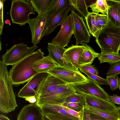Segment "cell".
<instances>
[{
    "instance_id": "obj_1",
    "label": "cell",
    "mask_w": 120,
    "mask_h": 120,
    "mask_svg": "<svg viewBox=\"0 0 120 120\" xmlns=\"http://www.w3.org/2000/svg\"><path fill=\"white\" fill-rule=\"evenodd\" d=\"M41 48L13 65L9 74L13 85H19L29 81L38 73L33 68L34 63L44 56Z\"/></svg>"
},
{
    "instance_id": "obj_2",
    "label": "cell",
    "mask_w": 120,
    "mask_h": 120,
    "mask_svg": "<svg viewBox=\"0 0 120 120\" xmlns=\"http://www.w3.org/2000/svg\"><path fill=\"white\" fill-rule=\"evenodd\" d=\"M7 66L0 61V111L4 113L13 111L18 106Z\"/></svg>"
},
{
    "instance_id": "obj_3",
    "label": "cell",
    "mask_w": 120,
    "mask_h": 120,
    "mask_svg": "<svg viewBox=\"0 0 120 120\" xmlns=\"http://www.w3.org/2000/svg\"><path fill=\"white\" fill-rule=\"evenodd\" d=\"M101 53L119 54L120 47V26L109 21L96 38Z\"/></svg>"
},
{
    "instance_id": "obj_4",
    "label": "cell",
    "mask_w": 120,
    "mask_h": 120,
    "mask_svg": "<svg viewBox=\"0 0 120 120\" xmlns=\"http://www.w3.org/2000/svg\"><path fill=\"white\" fill-rule=\"evenodd\" d=\"M76 92L71 85H61L50 93L38 97L36 103L40 107L48 105H61L68 97Z\"/></svg>"
},
{
    "instance_id": "obj_5",
    "label": "cell",
    "mask_w": 120,
    "mask_h": 120,
    "mask_svg": "<svg viewBox=\"0 0 120 120\" xmlns=\"http://www.w3.org/2000/svg\"><path fill=\"white\" fill-rule=\"evenodd\" d=\"M35 14L29 0L11 1L10 14L12 23L22 26L28 23L30 19L29 15Z\"/></svg>"
},
{
    "instance_id": "obj_6",
    "label": "cell",
    "mask_w": 120,
    "mask_h": 120,
    "mask_svg": "<svg viewBox=\"0 0 120 120\" xmlns=\"http://www.w3.org/2000/svg\"><path fill=\"white\" fill-rule=\"evenodd\" d=\"M38 47L37 45L29 47L23 42L15 44L6 49L2 56V61L7 66L13 65L33 53Z\"/></svg>"
},
{
    "instance_id": "obj_7",
    "label": "cell",
    "mask_w": 120,
    "mask_h": 120,
    "mask_svg": "<svg viewBox=\"0 0 120 120\" xmlns=\"http://www.w3.org/2000/svg\"><path fill=\"white\" fill-rule=\"evenodd\" d=\"M49 74L54 75L66 84L74 85L88 82L89 79L79 71L57 66L49 71Z\"/></svg>"
},
{
    "instance_id": "obj_8",
    "label": "cell",
    "mask_w": 120,
    "mask_h": 120,
    "mask_svg": "<svg viewBox=\"0 0 120 120\" xmlns=\"http://www.w3.org/2000/svg\"><path fill=\"white\" fill-rule=\"evenodd\" d=\"M60 26V31L52 39V42L64 48L67 46L74 33V23L71 13L68 15Z\"/></svg>"
},
{
    "instance_id": "obj_9",
    "label": "cell",
    "mask_w": 120,
    "mask_h": 120,
    "mask_svg": "<svg viewBox=\"0 0 120 120\" xmlns=\"http://www.w3.org/2000/svg\"><path fill=\"white\" fill-rule=\"evenodd\" d=\"M47 14L38 15L35 18L30 19L29 24L32 34V43L37 45L45 36L47 20Z\"/></svg>"
},
{
    "instance_id": "obj_10",
    "label": "cell",
    "mask_w": 120,
    "mask_h": 120,
    "mask_svg": "<svg viewBox=\"0 0 120 120\" xmlns=\"http://www.w3.org/2000/svg\"><path fill=\"white\" fill-rule=\"evenodd\" d=\"M71 85L76 92L94 96L109 101V94L98 84L91 80L89 79L88 82L84 83Z\"/></svg>"
},
{
    "instance_id": "obj_11",
    "label": "cell",
    "mask_w": 120,
    "mask_h": 120,
    "mask_svg": "<svg viewBox=\"0 0 120 120\" xmlns=\"http://www.w3.org/2000/svg\"><path fill=\"white\" fill-rule=\"evenodd\" d=\"M71 12L74 23V37L76 39L75 45H78L82 43H89L90 35L83 17L77 14L73 9Z\"/></svg>"
},
{
    "instance_id": "obj_12",
    "label": "cell",
    "mask_w": 120,
    "mask_h": 120,
    "mask_svg": "<svg viewBox=\"0 0 120 120\" xmlns=\"http://www.w3.org/2000/svg\"><path fill=\"white\" fill-rule=\"evenodd\" d=\"M49 74L48 73H41L36 74L20 89L17 94L18 97L24 98L32 96L37 97L38 88Z\"/></svg>"
},
{
    "instance_id": "obj_13",
    "label": "cell",
    "mask_w": 120,
    "mask_h": 120,
    "mask_svg": "<svg viewBox=\"0 0 120 120\" xmlns=\"http://www.w3.org/2000/svg\"><path fill=\"white\" fill-rule=\"evenodd\" d=\"M47 48L49 53L47 56L57 65L75 70L64 57V54L66 49L52 42L48 43Z\"/></svg>"
},
{
    "instance_id": "obj_14",
    "label": "cell",
    "mask_w": 120,
    "mask_h": 120,
    "mask_svg": "<svg viewBox=\"0 0 120 120\" xmlns=\"http://www.w3.org/2000/svg\"><path fill=\"white\" fill-rule=\"evenodd\" d=\"M73 9V6L69 4L56 13L48 15L45 36L53 32L57 26H61L68 15L69 11Z\"/></svg>"
},
{
    "instance_id": "obj_15",
    "label": "cell",
    "mask_w": 120,
    "mask_h": 120,
    "mask_svg": "<svg viewBox=\"0 0 120 120\" xmlns=\"http://www.w3.org/2000/svg\"><path fill=\"white\" fill-rule=\"evenodd\" d=\"M41 107L36 103L25 105L17 116V120H44Z\"/></svg>"
},
{
    "instance_id": "obj_16",
    "label": "cell",
    "mask_w": 120,
    "mask_h": 120,
    "mask_svg": "<svg viewBox=\"0 0 120 120\" xmlns=\"http://www.w3.org/2000/svg\"><path fill=\"white\" fill-rule=\"evenodd\" d=\"M66 84L58 78L49 74L38 88L37 97L50 93L59 86Z\"/></svg>"
},
{
    "instance_id": "obj_17",
    "label": "cell",
    "mask_w": 120,
    "mask_h": 120,
    "mask_svg": "<svg viewBox=\"0 0 120 120\" xmlns=\"http://www.w3.org/2000/svg\"><path fill=\"white\" fill-rule=\"evenodd\" d=\"M85 105L109 112L117 110L115 104L108 101L95 97L84 95Z\"/></svg>"
},
{
    "instance_id": "obj_18",
    "label": "cell",
    "mask_w": 120,
    "mask_h": 120,
    "mask_svg": "<svg viewBox=\"0 0 120 120\" xmlns=\"http://www.w3.org/2000/svg\"><path fill=\"white\" fill-rule=\"evenodd\" d=\"M85 48V47L82 45L71 44L66 49L64 54L66 61L71 64L76 70H79V59Z\"/></svg>"
},
{
    "instance_id": "obj_19",
    "label": "cell",
    "mask_w": 120,
    "mask_h": 120,
    "mask_svg": "<svg viewBox=\"0 0 120 120\" xmlns=\"http://www.w3.org/2000/svg\"><path fill=\"white\" fill-rule=\"evenodd\" d=\"M108 10L106 15L109 20L115 25L120 26V0H106Z\"/></svg>"
},
{
    "instance_id": "obj_20",
    "label": "cell",
    "mask_w": 120,
    "mask_h": 120,
    "mask_svg": "<svg viewBox=\"0 0 120 120\" xmlns=\"http://www.w3.org/2000/svg\"><path fill=\"white\" fill-rule=\"evenodd\" d=\"M41 107L44 116L51 115L75 120H80L79 118L68 113L62 108L61 105H48Z\"/></svg>"
},
{
    "instance_id": "obj_21",
    "label": "cell",
    "mask_w": 120,
    "mask_h": 120,
    "mask_svg": "<svg viewBox=\"0 0 120 120\" xmlns=\"http://www.w3.org/2000/svg\"><path fill=\"white\" fill-rule=\"evenodd\" d=\"M85 47L82 53L80 56L78 61L79 67L86 65H91L94 59L98 57L99 53L96 52L86 43L81 44Z\"/></svg>"
},
{
    "instance_id": "obj_22",
    "label": "cell",
    "mask_w": 120,
    "mask_h": 120,
    "mask_svg": "<svg viewBox=\"0 0 120 120\" xmlns=\"http://www.w3.org/2000/svg\"><path fill=\"white\" fill-rule=\"evenodd\" d=\"M57 66L47 56L35 62L33 68L38 73H48Z\"/></svg>"
},
{
    "instance_id": "obj_23",
    "label": "cell",
    "mask_w": 120,
    "mask_h": 120,
    "mask_svg": "<svg viewBox=\"0 0 120 120\" xmlns=\"http://www.w3.org/2000/svg\"><path fill=\"white\" fill-rule=\"evenodd\" d=\"M97 14L90 12L87 16L85 18L86 26L90 34L96 38L102 29L97 20Z\"/></svg>"
},
{
    "instance_id": "obj_24",
    "label": "cell",
    "mask_w": 120,
    "mask_h": 120,
    "mask_svg": "<svg viewBox=\"0 0 120 120\" xmlns=\"http://www.w3.org/2000/svg\"><path fill=\"white\" fill-rule=\"evenodd\" d=\"M85 108L91 113L109 120H120L117 110L109 112L99 109L85 105Z\"/></svg>"
},
{
    "instance_id": "obj_25",
    "label": "cell",
    "mask_w": 120,
    "mask_h": 120,
    "mask_svg": "<svg viewBox=\"0 0 120 120\" xmlns=\"http://www.w3.org/2000/svg\"><path fill=\"white\" fill-rule=\"evenodd\" d=\"M52 0H30L33 10L38 15H45L48 12Z\"/></svg>"
},
{
    "instance_id": "obj_26",
    "label": "cell",
    "mask_w": 120,
    "mask_h": 120,
    "mask_svg": "<svg viewBox=\"0 0 120 120\" xmlns=\"http://www.w3.org/2000/svg\"><path fill=\"white\" fill-rule=\"evenodd\" d=\"M69 4V0H52L47 15L49 16L56 14Z\"/></svg>"
},
{
    "instance_id": "obj_27",
    "label": "cell",
    "mask_w": 120,
    "mask_h": 120,
    "mask_svg": "<svg viewBox=\"0 0 120 120\" xmlns=\"http://www.w3.org/2000/svg\"><path fill=\"white\" fill-rule=\"evenodd\" d=\"M69 4L85 18L87 16L90 12L88 10L85 0H69Z\"/></svg>"
},
{
    "instance_id": "obj_28",
    "label": "cell",
    "mask_w": 120,
    "mask_h": 120,
    "mask_svg": "<svg viewBox=\"0 0 120 120\" xmlns=\"http://www.w3.org/2000/svg\"><path fill=\"white\" fill-rule=\"evenodd\" d=\"M100 63L106 62L112 65L120 61V54L113 53H101L98 57Z\"/></svg>"
},
{
    "instance_id": "obj_29",
    "label": "cell",
    "mask_w": 120,
    "mask_h": 120,
    "mask_svg": "<svg viewBox=\"0 0 120 120\" xmlns=\"http://www.w3.org/2000/svg\"><path fill=\"white\" fill-rule=\"evenodd\" d=\"M92 12L98 14L99 13L102 14L107 15L108 5L106 0H97L90 6Z\"/></svg>"
},
{
    "instance_id": "obj_30",
    "label": "cell",
    "mask_w": 120,
    "mask_h": 120,
    "mask_svg": "<svg viewBox=\"0 0 120 120\" xmlns=\"http://www.w3.org/2000/svg\"><path fill=\"white\" fill-rule=\"evenodd\" d=\"M77 103L84 105L85 104L84 95L76 93L69 96L66 99L64 103Z\"/></svg>"
},
{
    "instance_id": "obj_31",
    "label": "cell",
    "mask_w": 120,
    "mask_h": 120,
    "mask_svg": "<svg viewBox=\"0 0 120 120\" xmlns=\"http://www.w3.org/2000/svg\"><path fill=\"white\" fill-rule=\"evenodd\" d=\"M80 71L81 72L85 74L87 76V78L91 80L98 84L107 85H109L106 79L102 78L99 76L91 74L84 70Z\"/></svg>"
},
{
    "instance_id": "obj_32",
    "label": "cell",
    "mask_w": 120,
    "mask_h": 120,
    "mask_svg": "<svg viewBox=\"0 0 120 120\" xmlns=\"http://www.w3.org/2000/svg\"><path fill=\"white\" fill-rule=\"evenodd\" d=\"M120 74V61L110 65L106 73L107 75L117 77Z\"/></svg>"
},
{
    "instance_id": "obj_33",
    "label": "cell",
    "mask_w": 120,
    "mask_h": 120,
    "mask_svg": "<svg viewBox=\"0 0 120 120\" xmlns=\"http://www.w3.org/2000/svg\"><path fill=\"white\" fill-rule=\"evenodd\" d=\"M106 79L110 85L111 90L114 91L118 88V77L107 75Z\"/></svg>"
},
{
    "instance_id": "obj_34",
    "label": "cell",
    "mask_w": 120,
    "mask_h": 120,
    "mask_svg": "<svg viewBox=\"0 0 120 120\" xmlns=\"http://www.w3.org/2000/svg\"><path fill=\"white\" fill-rule=\"evenodd\" d=\"M61 105L77 112H80L83 109L84 105L77 103H64Z\"/></svg>"
},
{
    "instance_id": "obj_35",
    "label": "cell",
    "mask_w": 120,
    "mask_h": 120,
    "mask_svg": "<svg viewBox=\"0 0 120 120\" xmlns=\"http://www.w3.org/2000/svg\"><path fill=\"white\" fill-rule=\"evenodd\" d=\"M80 70L85 71L90 73L99 76V72L95 65H86L80 66L79 67Z\"/></svg>"
},
{
    "instance_id": "obj_36",
    "label": "cell",
    "mask_w": 120,
    "mask_h": 120,
    "mask_svg": "<svg viewBox=\"0 0 120 120\" xmlns=\"http://www.w3.org/2000/svg\"><path fill=\"white\" fill-rule=\"evenodd\" d=\"M97 20L102 28L108 23L109 18L106 15L97 14Z\"/></svg>"
},
{
    "instance_id": "obj_37",
    "label": "cell",
    "mask_w": 120,
    "mask_h": 120,
    "mask_svg": "<svg viewBox=\"0 0 120 120\" xmlns=\"http://www.w3.org/2000/svg\"><path fill=\"white\" fill-rule=\"evenodd\" d=\"M61 105L62 108L68 113L77 117L79 118L80 120H82L83 115V109L80 112H77L67 107Z\"/></svg>"
},
{
    "instance_id": "obj_38",
    "label": "cell",
    "mask_w": 120,
    "mask_h": 120,
    "mask_svg": "<svg viewBox=\"0 0 120 120\" xmlns=\"http://www.w3.org/2000/svg\"><path fill=\"white\" fill-rule=\"evenodd\" d=\"M5 0H0V35L2 34V32L4 24L3 18V7L4 3Z\"/></svg>"
},
{
    "instance_id": "obj_39",
    "label": "cell",
    "mask_w": 120,
    "mask_h": 120,
    "mask_svg": "<svg viewBox=\"0 0 120 120\" xmlns=\"http://www.w3.org/2000/svg\"><path fill=\"white\" fill-rule=\"evenodd\" d=\"M109 101L120 106V96L116 94H114L112 95H109Z\"/></svg>"
},
{
    "instance_id": "obj_40",
    "label": "cell",
    "mask_w": 120,
    "mask_h": 120,
    "mask_svg": "<svg viewBox=\"0 0 120 120\" xmlns=\"http://www.w3.org/2000/svg\"><path fill=\"white\" fill-rule=\"evenodd\" d=\"M44 116L51 120H75L51 115H46Z\"/></svg>"
},
{
    "instance_id": "obj_41",
    "label": "cell",
    "mask_w": 120,
    "mask_h": 120,
    "mask_svg": "<svg viewBox=\"0 0 120 120\" xmlns=\"http://www.w3.org/2000/svg\"><path fill=\"white\" fill-rule=\"evenodd\" d=\"M82 120H92L90 117V112L84 106Z\"/></svg>"
},
{
    "instance_id": "obj_42",
    "label": "cell",
    "mask_w": 120,
    "mask_h": 120,
    "mask_svg": "<svg viewBox=\"0 0 120 120\" xmlns=\"http://www.w3.org/2000/svg\"><path fill=\"white\" fill-rule=\"evenodd\" d=\"M37 97L35 96H32L26 98L25 99V100L28 101L32 104L35 103L37 101Z\"/></svg>"
},
{
    "instance_id": "obj_43",
    "label": "cell",
    "mask_w": 120,
    "mask_h": 120,
    "mask_svg": "<svg viewBox=\"0 0 120 120\" xmlns=\"http://www.w3.org/2000/svg\"><path fill=\"white\" fill-rule=\"evenodd\" d=\"M90 116L92 120H109L90 112Z\"/></svg>"
},
{
    "instance_id": "obj_44",
    "label": "cell",
    "mask_w": 120,
    "mask_h": 120,
    "mask_svg": "<svg viewBox=\"0 0 120 120\" xmlns=\"http://www.w3.org/2000/svg\"><path fill=\"white\" fill-rule=\"evenodd\" d=\"M0 118L3 120H11L7 117L5 116L3 114H0Z\"/></svg>"
},
{
    "instance_id": "obj_45",
    "label": "cell",
    "mask_w": 120,
    "mask_h": 120,
    "mask_svg": "<svg viewBox=\"0 0 120 120\" xmlns=\"http://www.w3.org/2000/svg\"><path fill=\"white\" fill-rule=\"evenodd\" d=\"M117 109L119 117L120 118V107H117Z\"/></svg>"
},
{
    "instance_id": "obj_46",
    "label": "cell",
    "mask_w": 120,
    "mask_h": 120,
    "mask_svg": "<svg viewBox=\"0 0 120 120\" xmlns=\"http://www.w3.org/2000/svg\"><path fill=\"white\" fill-rule=\"evenodd\" d=\"M6 24H9L10 23V21L9 20L7 19L5 20L4 22Z\"/></svg>"
},
{
    "instance_id": "obj_47",
    "label": "cell",
    "mask_w": 120,
    "mask_h": 120,
    "mask_svg": "<svg viewBox=\"0 0 120 120\" xmlns=\"http://www.w3.org/2000/svg\"><path fill=\"white\" fill-rule=\"evenodd\" d=\"M118 88L120 90V78H119Z\"/></svg>"
},
{
    "instance_id": "obj_48",
    "label": "cell",
    "mask_w": 120,
    "mask_h": 120,
    "mask_svg": "<svg viewBox=\"0 0 120 120\" xmlns=\"http://www.w3.org/2000/svg\"><path fill=\"white\" fill-rule=\"evenodd\" d=\"M44 120H51L47 117L44 116Z\"/></svg>"
},
{
    "instance_id": "obj_49",
    "label": "cell",
    "mask_w": 120,
    "mask_h": 120,
    "mask_svg": "<svg viewBox=\"0 0 120 120\" xmlns=\"http://www.w3.org/2000/svg\"><path fill=\"white\" fill-rule=\"evenodd\" d=\"M0 120H3L1 118H0Z\"/></svg>"
},
{
    "instance_id": "obj_50",
    "label": "cell",
    "mask_w": 120,
    "mask_h": 120,
    "mask_svg": "<svg viewBox=\"0 0 120 120\" xmlns=\"http://www.w3.org/2000/svg\"></svg>"
}]
</instances>
